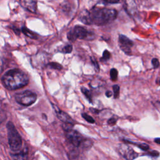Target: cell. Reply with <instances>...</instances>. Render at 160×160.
<instances>
[{
  "instance_id": "cell-1",
  "label": "cell",
  "mask_w": 160,
  "mask_h": 160,
  "mask_svg": "<svg viewBox=\"0 0 160 160\" xmlns=\"http://www.w3.org/2000/svg\"><path fill=\"white\" fill-rule=\"evenodd\" d=\"M118 15L114 9L95 7L89 11L84 10L81 12L79 19L86 24L102 26L113 21Z\"/></svg>"
},
{
  "instance_id": "cell-2",
  "label": "cell",
  "mask_w": 160,
  "mask_h": 160,
  "mask_svg": "<svg viewBox=\"0 0 160 160\" xmlns=\"http://www.w3.org/2000/svg\"><path fill=\"white\" fill-rule=\"evenodd\" d=\"M4 86L9 90H16L26 86L29 78L23 71L14 69L7 71L2 77Z\"/></svg>"
},
{
  "instance_id": "cell-3",
  "label": "cell",
  "mask_w": 160,
  "mask_h": 160,
  "mask_svg": "<svg viewBox=\"0 0 160 160\" xmlns=\"http://www.w3.org/2000/svg\"><path fill=\"white\" fill-rule=\"evenodd\" d=\"M8 144L12 152L20 151L22 146V139L18 130L12 122L6 124Z\"/></svg>"
},
{
  "instance_id": "cell-4",
  "label": "cell",
  "mask_w": 160,
  "mask_h": 160,
  "mask_svg": "<svg viewBox=\"0 0 160 160\" xmlns=\"http://www.w3.org/2000/svg\"><path fill=\"white\" fill-rule=\"evenodd\" d=\"M67 38L71 42H74L77 39L92 40L94 38V34L82 26H76L68 31Z\"/></svg>"
},
{
  "instance_id": "cell-5",
  "label": "cell",
  "mask_w": 160,
  "mask_h": 160,
  "mask_svg": "<svg viewBox=\"0 0 160 160\" xmlns=\"http://www.w3.org/2000/svg\"><path fill=\"white\" fill-rule=\"evenodd\" d=\"M16 101L22 106H29L32 104L37 99V95L36 93L29 91L26 90L22 92L16 93L14 95Z\"/></svg>"
},
{
  "instance_id": "cell-6",
  "label": "cell",
  "mask_w": 160,
  "mask_h": 160,
  "mask_svg": "<svg viewBox=\"0 0 160 160\" xmlns=\"http://www.w3.org/2000/svg\"><path fill=\"white\" fill-rule=\"evenodd\" d=\"M65 136L68 141L74 147H80L81 145L85 146V140L81 134L76 130H73L71 128L65 129Z\"/></svg>"
},
{
  "instance_id": "cell-7",
  "label": "cell",
  "mask_w": 160,
  "mask_h": 160,
  "mask_svg": "<svg viewBox=\"0 0 160 160\" xmlns=\"http://www.w3.org/2000/svg\"><path fill=\"white\" fill-rule=\"evenodd\" d=\"M119 151L122 156L127 160H133L138 156V154L126 144H121L119 146Z\"/></svg>"
},
{
  "instance_id": "cell-8",
  "label": "cell",
  "mask_w": 160,
  "mask_h": 160,
  "mask_svg": "<svg viewBox=\"0 0 160 160\" xmlns=\"http://www.w3.org/2000/svg\"><path fill=\"white\" fill-rule=\"evenodd\" d=\"M119 43L121 49L126 54H130L131 52V48L133 46L132 41L126 36L120 34L119 36Z\"/></svg>"
},
{
  "instance_id": "cell-9",
  "label": "cell",
  "mask_w": 160,
  "mask_h": 160,
  "mask_svg": "<svg viewBox=\"0 0 160 160\" xmlns=\"http://www.w3.org/2000/svg\"><path fill=\"white\" fill-rule=\"evenodd\" d=\"M52 106L54 109V111L56 114L57 117L59 118V120H61L62 122H63L65 124H68L70 125H73L74 124L73 119L68 115V114L59 109L58 107L55 104H52Z\"/></svg>"
},
{
  "instance_id": "cell-10",
  "label": "cell",
  "mask_w": 160,
  "mask_h": 160,
  "mask_svg": "<svg viewBox=\"0 0 160 160\" xmlns=\"http://www.w3.org/2000/svg\"><path fill=\"white\" fill-rule=\"evenodd\" d=\"M10 156L12 160H28V151L27 148L20 150L16 152H12L10 153Z\"/></svg>"
},
{
  "instance_id": "cell-11",
  "label": "cell",
  "mask_w": 160,
  "mask_h": 160,
  "mask_svg": "<svg viewBox=\"0 0 160 160\" xmlns=\"http://www.w3.org/2000/svg\"><path fill=\"white\" fill-rule=\"evenodd\" d=\"M20 3L22 7L28 11L36 12V0H20Z\"/></svg>"
},
{
  "instance_id": "cell-12",
  "label": "cell",
  "mask_w": 160,
  "mask_h": 160,
  "mask_svg": "<svg viewBox=\"0 0 160 160\" xmlns=\"http://www.w3.org/2000/svg\"><path fill=\"white\" fill-rule=\"evenodd\" d=\"M21 31H22V32L24 34H25L26 36H28L31 39H38V35L36 32L28 29L26 27L22 26L21 28Z\"/></svg>"
},
{
  "instance_id": "cell-13",
  "label": "cell",
  "mask_w": 160,
  "mask_h": 160,
  "mask_svg": "<svg viewBox=\"0 0 160 160\" xmlns=\"http://www.w3.org/2000/svg\"><path fill=\"white\" fill-rule=\"evenodd\" d=\"M81 92H82V94L85 96V97L86 98V99L90 102H92V95L91 92L86 88H81Z\"/></svg>"
},
{
  "instance_id": "cell-14",
  "label": "cell",
  "mask_w": 160,
  "mask_h": 160,
  "mask_svg": "<svg viewBox=\"0 0 160 160\" xmlns=\"http://www.w3.org/2000/svg\"><path fill=\"white\" fill-rule=\"evenodd\" d=\"M129 143L131 144H135L136 146H138L139 148H140L141 149L143 150V151H148L149 148V146L148 144H145V143H137V142H131V141H126Z\"/></svg>"
},
{
  "instance_id": "cell-15",
  "label": "cell",
  "mask_w": 160,
  "mask_h": 160,
  "mask_svg": "<svg viewBox=\"0 0 160 160\" xmlns=\"http://www.w3.org/2000/svg\"><path fill=\"white\" fill-rule=\"evenodd\" d=\"M47 66H49L51 69H56V70H61L62 69V65H61L60 64L56 62H49L47 64Z\"/></svg>"
},
{
  "instance_id": "cell-16",
  "label": "cell",
  "mask_w": 160,
  "mask_h": 160,
  "mask_svg": "<svg viewBox=\"0 0 160 160\" xmlns=\"http://www.w3.org/2000/svg\"><path fill=\"white\" fill-rule=\"evenodd\" d=\"M109 74H110V78H111V79L113 81H115L117 80L118 79V70L115 68H112L111 70H110V72H109Z\"/></svg>"
},
{
  "instance_id": "cell-17",
  "label": "cell",
  "mask_w": 160,
  "mask_h": 160,
  "mask_svg": "<svg viewBox=\"0 0 160 160\" xmlns=\"http://www.w3.org/2000/svg\"><path fill=\"white\" fill-rule=\"evenodd\" d=\"M82 117L88 122L93 124L94 123L95 121L94 120V119L89 115H88L87 113H82Z\"/></svg>"
},
{
  "instance_id": "cell-18",
  "label": "cell",
  "mask_w": 160,
  "mask_h": 160,
  "mask_svg": "<svg viewBox=\"0 0 160 160\" xmlns=\"http://www.w3.org/2000/svg\"><path fill=\"white\" fill-rule=\"evenodd\" d=\"M112 89H113V93H114V98L116 99L119 97V86L117 84L113 85Z\"/></svg>"
},
{
  "instance_id": "cell-19",
  "label": "cell",
  "mask_w": 160,
  "mask_h": 160,
  "mask_svg": "<svg viewBox=\"0 0 160 160\" xmlns=\"http://www.w3.org/2000/svg\"><path fill=\"white\" fill-rule=\"evenodd\" d=\"M72 51V45L68 44V45H66V46H64V47L62 49L61 52H63V53L69 54V53H71Z\"/></svg>"
},
{
  "instance_id": "cell-20",
  "label": "cell",
  "mask_w": 160,
  "mask_h": 160,
  "mask_svg": "<svg viewBox=\"0 0 160 160\" xmlns=\"http://www.w3.org/2000/svg\"><path fill=\"white\" fill-rule=\"evenodd\" d=\"M110 56H111L110 52L108 50H105L102 53V56L101 60L102 61H106L110 58Z\"/></svg>"
},
{
  "instance_id": "cell-21",
  "label": "cell",
  "mask_w": 160,
  "mask_h": 160,
  "mask_svg": "<svg viewBox=\"0 0 160 160\" xmlns=\"http://www.w3.org/2000/svg\"><path fill=\"white\" fill-rule=\"evenodd\" d=\"M90 59H91V62H92V65L94 66L95 71H96L97 72H99V64H98V61L93 57H91Z\"/></svg>"
},
{
  "instance_id": "cell-22",
  "label": "cell",
  "mask_w": 160,
  "mask_h": 160,
  "mask_svg": "<svg viewBox=\"0 0 160 160\" xmlns=\"http://www.w3.org/2000/svg\"><path fill=\"white\" fill-rule=\"evenodd\" d=\"M151 62H152V66H153V67H154V69H156V68H158L159 67V61H158V59H156V58H153V59H152Z\"/></svg>"
},
{
  "instance_id": "cell-23",
  "label": "cell",
  "mask_w": 160,
  "mask_h": 160,
  "mask_svg": "<svg viewBox=\"0 0 160 160\" xmlns=\"http://www.w3.org/2000/svg\"><path fill=\"white\" fill-rule=\"evenodd\" d=\"M148 154L149 156H151V157H158L159 153L158 151H156V150H152V151H149V152L148 153Z\"/></svg>"
},
{
  "instance_id": "cell-24",
  "label": "cell",
  "mask_w": 160,
  "mask_h": 160,
  "mask_svg": "<svg viewBox=\"0 0 160 160\" xmlns=\"http://www.w3.org/2000/svg\"><path fill=\"white\" fill-rule=\"evenodd\" d=\"M116 119L114 117H112V118L109 119V120L108 121V124L109 125H111V126L114 125L116 124Z\"/></svg>"
},
{
  "instance_id": "cell-25",
  "label": "cell",
  "mask_w": 160,
  "mask_h": 160,
  "mask_svg": "<svg viewBox=\"0 0 160 160\" xmlns=\"http://www.w3.org/2000/svg\"><path fill=\"white\" fill-rule=\"evenodd\" d=\"M102 1L106 3H110V4L118 3L119 1V0H102Z\"/></svg>"
},
{
  "instance_id": "cell-26",
  "label": "cell",
  "mask_w": 160,
  "mask_h": 160,
  "mask_svg": "<svg viewBox=\"0 0 160 160\" xmlns=\"http://www.w3.org/2000/svg\"><path fill=\"white\" fill-rule=\"evenodd\" d=\"M11 29L14 31V32L17 34V35H19L20 34V30L19 29H18L16 27H14V26H12L11 28Z\"/></svg>"
},
{
  "instance_id": "cell-27",
  "label": "cell",
  "mask_w": 160,
  "mask_h": 160,
  "mask_svg": "<svg viewBox=\"0 0 160 160\" xmlns=\"http://www.w3.org/2000/svg\"><path fill=\"white\" fill-rule=\"evenodd\" d=\"M106 96L108 97V98H110L111 96H112V92L110 91H107L105 93Z\"/></svg>"
},
{
  "instance_id": "cell-28",
  "label": "cell",
  "mask_w": 160,
  "mask_h": 160,
  "mask_svg": "<svg viewBox=\"0 0 160 160\" xmlns=\"http://www.w3.org/2000/svg\"><path fill=\"white\" fill-rule=\"evenodd\" d=\"M154 142L158 144H160V138H155L154 139Z\"/></svg>"
},
{
  "instance_id": "cell-29",
  "label": "cell",
  "mask_w": 160,
  "mask_h": 160,
  "mask_svg": "<svg viewBox=\"0 0 160 160\" xmlns=\"http://www.w3.org/2000/svg\"><path fill=\"white\" fill-rule=\"evenodd\" d=\"M157 83H158V84H160V79H159V80H158V81H157Z\"/></svg>"
}]
</instances>
